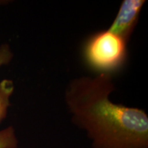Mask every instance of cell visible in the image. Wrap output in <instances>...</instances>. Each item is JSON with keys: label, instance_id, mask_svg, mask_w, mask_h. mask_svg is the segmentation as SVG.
<instances>
[{"label": "cell", "instance_id": "obj_2", "mask_svg": "<svg viewBox=\"0 0 148 148\" xmlns=\"http://www.w3.org/2000/svg\"><path fill=\"white\" fill-rule=\"evenodd\" d=\"M127 42L108 29L90 35L82 47L85 64L97 75L106 74L112 76L125 64Z\"/></svg>", "mask_w": 148, "mask_h": 148}, {"label": "cell", "instance_id": "obj_4", "mask_svg": "<svg viewBox=\"0 0 148 148\" xmlns=\"http://www.w3.org/2000/svg\"><path fill=\"white\" fill-rule=\"evenodd\" d=\"M14 88V83L10 79H5L0 82V123L6 117Z\"/></svg>", "mask_w": 148, "mask_h": 148}, {"label": "cell", "instance_id": "obj_1", "mask_svg": "<svg viewBox=\"0 0 148 148\" xmlns=\"http://www.w3.org/2000/svg\"><path fill=\"white\" fill-rule=\"evenodd\" d=\"M112 76L72 79L64 99L73 124L85 131L92 148H148V116L145 111L114 103Z\"/></svg>", "mask_w": 148, "mask_h": 148}, {"label": "cell", "instance_id": "obj_3", "mask_svg": "<svg viewBox=\"0 0 148 148\" xmlns=\"http://www.w3.org/2000/svg\"><path fill=\"white\" fill-rule=\"evenodd\" d=\"M144 0H124L108 30L128 41L145 4Z\"/></svg>", "mask_w": 148, "mask_h": 148}, {"label": "cell", "instance_id": "obj_6", "mask_svg": "<svg viewBox=\"0 0 148 148\" xmlns=\"http://www.w3.org/2000/svg\"><path fill=\"white\" fill-rule=\"evenodd\" d=\"M13 58V52L8 44L0 45V67L6 65Z\"/></svg>", "mask_w": 148, "mask_h": 148}, {"label": "cell", "instance_id": "obj_5", "mask_svg": "<svg viewBox=\"0 0 148 148\" xmlns=\"http://www.w3.org/2000/svg\"><path fill=\"white\" fill-rule=\"evenodd\" d=\"M17 146L18 140L13 127L0 130V148H17Z\"/></svg>", "mask_w": 148, "mask_h": 148}]
</instances>
